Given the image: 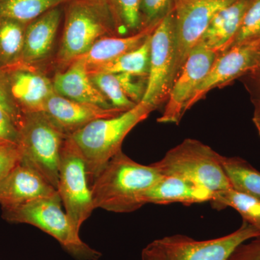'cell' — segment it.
Masks as SVG:
<instances>
[{"label":"cell","instance_id":"19","mask_svg":"<svg viewBox=\"0 0 260 260\" xmlns=\"http://www.w3.org/2000/svg\"><path fill=\"white\" fill-rule=\"evenodd\" d=\"M251 1L252 0H236L219 10L200 42L217 54L226 51L237 35Z\"/></svg>","mask_w":260,"mask_h":260},{"label":"cell","instance_id":"5","mask_svg":"<svg viewBox=\"0 0 260 260\" xmlns=\"http://www.w3.org/2000/svg\"><path fill=\"white\" fill-rule=\"evenodd\" d=\"M59 194L42 198L12 209L3 210V218L15 223H26L41 229L57 241L78 260H99L102 253L83 242L61 208Z\"/></svg>","mask_w":260,"mask_h":260},{"label":"cell","instance_id":"11","mask_svg":"<svg viewBox=\"0 0 260 260\" xmlns=\"http://www.w3.org/2000/svg\"><path fill=\"white\" fill-rule=\"evenodd\" d=\"M217 53L200 42L191 51L171 88L162 116L158 122L179 124L186 112L188 102L213 64Z\"/></svg>","mask_w":260,"mask_h":260},{"label":"cell","instance_id":"4","mask_svg":"<svg viewBox=\"0 0 260 260\" xmlns=\"http://www.w3.org/2000/svg\"><path fill=\"white\" fill-rule=\"evenodd\" d=\"M19 131L20 161L35 169L57 190L61 148L68 135L43 112L24 113Z\"/></svg>","mask_w":260,"mask_h":260},{"label":"cell","instance_id":"20","mask_svg":"<svg viewBox=\"0 0 260 260\" xmlns=\"http://www.w3.org/2000/svg\"><path fill=\"white\" fill-rule=\"evenodd\" d=\"M160 20L146 25L132 35L103 37L80 57L85 61L88 71L99 68L141 46L147 38L151 35Z\"/></svg>","mask_w":260,"mask_h":260},{"label":"cell","instance_id":"6","mask_svg":"<svg viewBox=\"0 0 260 260\" xmlns=\"http://www.w3.org/2000/svg\"><path fill=\"white\" fill-rule=\"evenodd\" d=\"M220 155L199 140L187 138L151 165L162 176L182 178L216 193L232 188Z\"/></svg>","mask_w":260,"mask_h":260},{"label":"cell","instance_id":"12","mask_svg":"<svg viewBox=\"0 0 260 260\" xmlns=\"http://www.w3.org/2000/svg\"><path fill=\"white\" fill-rule=\"evenodd\" d=\"M260 69V40L235 46L217 55L208 74L188 102L186 112L210 90Z\"/></svg>","mask_w":260,"mask_h":260},{"label":"cell","instance_id":"26","mask_svg":"<svg viewBox=\"0 0 260 260\" xmlns=\"http://www.w3.org/2000/svg\"><path fill=\"white\" fill-rule=\"evenodd\" d=\"M90 76L94 85L107 98L113 107L126 112L137 105L124 93L115 74L92 73Z\"/></svg>","mask_w":260,"mask_h":260},{"label":"cell","instance_id":"14","mask_svg":"<svg viewBox=\"0 0 260 260\" xmlns=\"http://www.w3.org/2000/svg\"><path fill=\"white\" fill-rule=\"evenodd\" d=\"M10 94L23 113L42 112L54 91L52 81L42 73L21 64L4 71Z\"/></svg>","mask_w":260,"mask_h":260},{"label":"cell","instance_id":"16","mask_svg":"<svg viewBox=\"0 0 260 260\" xmlns=\"http://www.w3.org/2000/svg\"><path fill=\"white\" fill-rule=\"evenodd\" d=\"M52 83L56 93L70 100L115 109L92 82L82 57L73 61L64 72L56 73Z\"/></svg>","mask_w":260,"mask_h":260},{"label":"cell","instance_id":"24","mask_svg":"<svg viewBox=\"0 0 260 260\" xmlns=\"http://www.w3.org/2000/svg\"><path fill=\"white\" fill-rule=\"evenodd\" d=\"M73 0H0V18L28 24L47 11Z\"/></svg>","mask_w":260,"mask_h":260},{"label":"cell","instance_id":"35","mask_svg":"<svg viewBox=\"0 0 260 260\" xmlns=\"http://www.w3.org/2000/svg\"><path fill=\"white\" fill-rule=\"evenodd\" d=\"M228 260H260V237L240 244Z\"/></svg>","mask_w":260,"mask_h":260},{"label":"cell","instance_id":"2","mask_svg":"<svg viewBox=\"0 0 260 260\" xmlns=\"http://www.w3.org/2000/svg\"><path fill=\"white\" fill-rule=\"evenodd\" d=\"M125 34L109 0H73L68 3L58 59L71 64L99 39Z\"/></svg>","mask_w":260,"mask_h":260},{"label":"cell","instance_id":"34","mask_svg":"<svg viewBox=\"0 0 260 260\" xmlns=\"http://www.w3.org/2000/svg\"><path fill=\"white\" fill-rule=\"evenodd\" d=\"M244 83L250 94L254 107L252 120L260 136V80L252 79L248 76L243 77Z\"/></svg>","mask_w":260,"mask_h":260},{"label":"cell","instance_id":"31","mask_svg":"<svg viewBox=\"0 0 260 260\" xmlns=\"http://www.w3.org/2000/svg\"><path fill=\"white\" fill-rule=\"evenodd\" d=\"M173 0H141V13L145 26L161 20L172 9Z\"/></svg>","mask_w":260,"mask_h":260},{"label":"cell","instance_id":"33","mask_svg":"<svg viewBox=\"0 0 260 260\" xmlns=\"http://www.w3.org/2000/svg\"><path fill=\"white\" fill-rule=\"evenodd\" d=\"M18 146L0 145V183L20 160Z\"/></svg>","mask_w":260,"mask_h":260},{"label":"cell","instance_id":"17","mask_svg":"<svg viewBox=\"0 0 260 260\" xmlns=\"http://www.w3.org/2000/svg\"><path fill=\"white\" fill-rule=\"evenodd\" d=\"M59 7L53 8L27 25L22 64H36L45 59L54 45L61 20Z\"/></svg>","mask_w":260,"mask_h":260},{"label":"cell","instance_id":"7","mask_svg":"<svg viewBox=\"0 0 260 260\" xmlns=\"http://www.w3.org/2000/svg\"><path fill=\"white\" fill-rule=\"evenodd\" d=\"M260 237V232L247 222L223 237L198 241L184 235L156 239L145 246L140 260H228L234 251L249 239Z\"/></svg>","mask_w":260,"mask_h":260},{"label":"cell","instance_id":"21","mask_svg":"<svg viewBox=\"0 0 260 260\" xmlns=\"http://www.w3.org/2000/svg\"><path fill=\"white\" fill-rule=\"evenodd\" d=\"M28 24L0 18V70L7 71L22 64L25 29Z\"/></svg>","mask_w":260,"mask_h":260},{"label":"cell","instance_id":"8","mask_svg":"<svg viewBox=\"0 0 260 260\" xmlns=\"http://www.w3.org/2000/svg\"><path fill=\"white\" fill-rule=\"evenodd\" d=\"M57 191L70 223L80 233L95 208L85 159L70 135L61 148Z\"/></svg>","mask_w":260,"mask_h":260},{"label":"cell","instance_id":"32","mask_svg":"<svg viewBox=\"0 0 260 260\" xmlns=\"http://www.w3.org/2000/svg\"><path fill=\"white\" fill-rule=\"evenodd\" d=\"M20 131L11 118L0 109V145L18 146Z\"/></svg>","mask_w":260,"mask_h":260},{"label":"cell","instance_id":"25","mask_svg":"<svg viewBox=\"0 0 260 260\" xmlns=\"http://www.w3.org/2000/svg\"><path fill=\"white\" fill-rule=\"evenodd\" d=\"M215 209L234 208L247 222L260 232V200L231 189L214 193L211 201Z\"/></svg>","mask_w":260,"mask_h":260},{"label":"cell","instance_id":"1","mask_svg":"<svg viewBox=\"0 0 260 260\" xmlns=\"http://www.w3.org/2000/svg\"><path fill=\"white\" fill-rule=\"evenodd\" d=\"M162 175L155 167L138 164L122 150L103 168L90 185L95 209L129 213L144 205L143 198Z\"/></svg>","mask_w":260,"mask_h":260},{"label":"cell","instance_id":"9","mask_svg":"<svg viewBox=\"0 0 260 260\" xmlns=\"http://www.w3.org/2000/svg\"><path fill=\"white\" fill-rule=\"evenodd\" d=\"M236 0H173L175 59L173 84L217 13Z\"/></svg>","mask_w":260,"mask_h":260},{"label":"cell","instance_id":"22","mask_svg":"<svg viewBox=\"0 0 260 260\" xmlns=\"http://www.w3.org/2000/svg\"><path fill=\"white\" fill-rule=\"evenodd\" d=\"M220 162L234 190L260 200V172L240 157L220 155Z\"/></svg>","mask_w":260,"mask_h":260},{"label":"cell","instance_id":"30","mask_svg":"<svg viewBox=\"0 0 260 260\" xmlns=\"http://www.w3.org/2000/svg\"><path fill=\"white\" fill-rule=\"evenodd\" d=\"M0 109L6 113L18 129L23 122L24 113L17 105L10 94L4 72L0 70Z\"/></svg>","mask_w":260,"mask_h":260},{"label":"cell","instance_id":"13","mask_svg":"<svg viewBox=\"0 0 260 260\" xmlns=\"http://www.w3.org/2000/svg\"><path fill=\"white\" fill-rule=\"evenodd\" d=\"M57 194L55 188L39 172L20 160L0 183L2 210L12 209Z\"/></svg>","mask_w":260,"mask_h":260},{"label":"cell","instance_id":"23","mask_svg":"<svg viewBox=\"0 0 260 260\" xmlns=\"http://www.w3.org/2000/svg\"><path fill=\"white\" fill-rule=\"evenodd\" d=\"M150 36L147 38L145 42L139 47L99 68L90 70L89 73H126L148 77L150 65Z\"/></svg>","mask_w":260,"mask_h":260},{"label":"cell","instance_id":"3","mask_svg":"<svg viewBox=\"0 0 260 260\" xmlns=\"http://www.w3.org/2000/svg\"><path fill=\"white\" fill-rule=\"evenodd\" d=\"M154 110L151 105L141 102L119 115L96 119L70 135L85 159L90 185L106 164L120 151L126 135Z\"/></svg>","mask_w":260,"mask_h":260},{"label":"cell","instance_id":"27","mask_svg":"<svg viewBox=\"0 0 260 260\" xmlns=\"http://www.w3.org/2000/svg\"><path fill=\"white\" fill-rule=\"evenodd\" d=\"M124 32H137L144 28L141 0H109Z\"/></svg>","mask_w":260,"mask_h":260},{"label":"cell","instance_id":"28","mask_svg":"<svg viewBox=\"0 0 260 260\" xmlns=\"http://www.w3.org/2000/svg\"><path fill=\"white\" fill-rule=\"evenodd\" d=\"M258 40H260V0H252L229 49Z\"/></svg>","mask_w":260,"mask_h":260},{"label":"cell","instance_id":"18","mask_svg":"<svg viewBox=\"0 0 260 260\" xmlns=\"http://www.w3.org/2000/svg\"><path fill=\"white\" fill-rule=\"evenodd\" d=\"M214 193L205 186L182 178L162 176L143 198L144 204L168 205L182 203L191 205L210 202Z\"/></svg>","mask_w":260,"mask_h":260},{"label":"cell","instance_id":"10","mask_svg":"<svg viewBox=\"0 0 260 260\" xmlns=\"http://www.w3.org/2000/svg\"><path fill=\"white\" fill-rule=\"evenodd\" d=\"M174 59L175 23L172 7L150 36L148 84L142 102L155 109L167 102L170 93Z\"/></svg>","mask_w":260,"mask_h":260},{"label":"cell","instance_id":"15","mask_svg":"<svg viewBox=\"0 0 260 260\" xmlns=\"http://www.w3.org/2000/svg\"><path fill=\"white\" fill-rule=\"evenodd\" d=\"M42 112L68 135L73 134L91 121L114 117L124 112L120 109H105L93 104L75 102L56 93L49 98Z\"/></svg>","mask_w":260,"mask_h":260},{"label":"cell","instance_id":"36","mask_svg":"<svg viewBox=\"0 0 260 260\" xmlns=\"http://www.w3.org/2000/svg\"><path fill=\"white\" fill-rule=\"evenodd\" d=\"M246 76L249 77L252 79L260 80V69L258 70L257 71L254 72V73H250V74L246 75Z\"/></svg>","mask_w":260,"mask_h":260},{"label":"cell","instance_id":"29","mask_svg":"<svg viewBox=\"0 0 260 260\" xmlns=\"http://www.w3.org/2000/svg\"><path fill=\"white\" fill-rule=\"evenodd\" d=\"M126 96L138 104L143 101L148 84V77L126 73L115 74Z\"/></svg>","mask_w":260,"mask_h":260}]
</instances>
